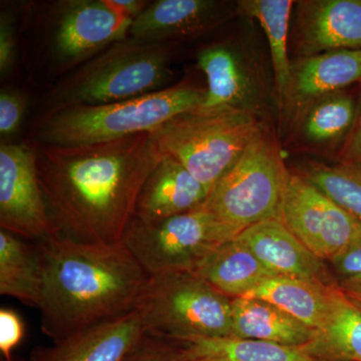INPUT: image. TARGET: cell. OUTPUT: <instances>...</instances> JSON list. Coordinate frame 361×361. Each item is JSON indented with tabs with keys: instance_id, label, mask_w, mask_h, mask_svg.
Returning <instances> with one entry per match:
<instances>
[{
	"instance_id": "16",
	"label": "cell",
	"mask_w": 361,
	"mask_h": 361,
	"mask_svg": "<svg viewBox=\"0 0 361 361\" xmlns=\"http://www.w3.org/2000/svg\"><path fill=\"white\" fill-rule=\"evenodd\" d=\"M361 80V49H341L300 58L291 66L286 108L302 116L310 104Z\"/></svg>"
},
{
	"instance_id": "14",
	"label": "cell",
	"mask_w": 361,
	"mask_h": 361,
	"mask_svg": "<svg viewBox=\"0 0 361 361\" xmlns=\"http://www.w3.org/2000/svg\"><path fill=\"white\" fill-rule=\"evenodd\" d=\"M228 4L214 0H158L133 21L129 37L175 42L213 30L230 16Z\"/></svg>"
},
{
	"instance_id": "8",
	"label": "cell",
	"mask_w": 361,
	"mask_h": 361,
	"mask_svg": "<svg viewBox=\"0 0 361 361\" xmlns=\"http://www.w3.org/2000/svg\"><path fill=\"white\" fill-rule=\"evenodd\" d=\"M287 171L264 130L211 190L207 210L237 235L263 221L279 219Z\"/></svg>"
},
{
	"instance_id": "29",
	"label": "cell",
	"mask_w": 361,
	"mask_h": 361,
	"mask_svg": "<svg viewBox=\"0 0 361 361\" xmlns=\"http://www.w3.org/2000/svg\"><path fill=\"white\" fill-rule=\"evenodd\" d=\"M25 111V99L20 92L1 90L0 94V135L2 140L13 137L20 129Z\"/></svg>"
},
{
	"instance_id": "11",
	"label": "cell",
	"mask_w": 361,
	"mask_h": 361,
	"mask_svg": "<svg viewBox=\"0 0 361 361\" xmlns=\"http://www.w3.org/2000/svg\"><path fill=\"white\" fill-rule=\"evenodd\" d=\"M0 227L32 242L59 235L40 187L35 145L1 142Z\"/></svg>"
},
{
	"instance_id": "12",
	"label": "cell",
	"mask_w": 361,
	"mask_h": 361,
	"mask_svg": "<svg viewBox=\"0 0 361 361\" xmlns=\"http://www.w3.org/2000/svg\"><path fill=\"white\" fill-rule=\"evenodd\" d=\"M296 44L301 58L361 49V0L297 2Z\"/></svg>"
},
{
	"instance_id": "9",
	"label": "cell",
	"mask_w": 361,
	"mask_h": 361,
	"mask_svg": "<svg viewBox=\"0 0 361 361\" xmlns=\"http://www.w3.org/2000/svg\"><path fill=\"white\" fill-rule=\"evenodd\" d=\"M237 236L203 205L154 222L133 218L122 243L149 276H156L195 272L215 249Z\"/></svg>"
},
{
	"instance_id": "30",
	"label": "cell",
	"mask_w": 361,
	"mask_h": 361,
	"mask_svg": "<svg viewBox=\"0 0 361 361\" xmlns=\"http://www.w3.org/2000/svg\"><path fill=\"white\" fill-rule=\"evenodd\" d=\"M25 324L13 310H0V351L6 361H13V351L23 341Z\"/></svg>"
},
{
	"instance_id": "10",
	"label": "cell",
	"mask_w": 361,
	"mask_h": 361,
	"mask_svg": "<svg viewBox=\"0 0 361 361\" xmlns=\"http://www.w3.org/2000/svg\"><path fill=\"white\" fill-rule=\"evenodd\" d=\"M279 220L323 261L361 241V222L302 176L288 172Z\"/></svg>"
},
{
	"instance_id": "20",
	"label": "cell",
	"mask_w": 361,
	"mask_h": 361,
	"mask_svg": "<svg viewBox=\"0 0 361 361\" xmlns=\"http://www.w3.org/2000/svg\"><path fill=\"white\" fill-rule=\"evenodd\" d=\"M304 348L318 360L361 361V304L332 285L326 319Z\"/></svg>"
},
{
	"instance_id": "27",
	"label": "cell",
	"mask_w": 361,
	"mask_h": 361,
	"mask_svg": "<svg viewBox=\"0 0 361 361\" xmlns=\"http://www.w3.org/2000/svg\"><path fill=\"white\" fill-rule=\"evenodd\" d=\"M302 177L361 222V174L348 166L310 164Z\"/></svg>"
},
{
	"instance_id": "6",
	"label": "cell",
	"mask_w": 361,
	"mask_h": 361,
	"mask_svg": "<svg viewBox=\"0 0 361 361\" xmlns=\"http://www.w3.org/2000/svg\"><path fill=\"white\" fill-rule=\"evenodd\" d=\"M262 130L254 111L199 108L176 116L152 134L164 155L180 161L210 193Z\"/></svg>"
},
{
	"instance_id": "36",
	"label": "cell",
	"mask_w": 361,
	"mask_h": 361,
	"mask_svg": "<svg viewBox=\"0 0 361 361\" xmlns=\"http://www.w3.org/2000/svg\"><path fill=\"white\" fill-rule=\"evenodd\" d=\"M360 111H361V104H360Z\"/></svg>"
},
{
	"instance_id": "31",
	"label": "cell",
	"mask_w": 361,
	"mask_h": 361,
	"mask_svg": "<svg viewBox=\"0 0 361 361\" xmlns=\"http://www.w3.org/2000/svg\"><path fill=\"white\" fill-rule=\"evenodd\" d=\"M16 56V27L13 16L2 11L0 16V75L6 78L13 70Z\"/></svg>"
},
{
	"instance_id": "28",
	"label": "cell",
	"mask_w": 361,
	"mask_h": 361,
	"mask_svg": "<svg viewBox=\"0 0 361 361\" xmlns=\"http://www.w3.org/2000/svg\"><path fill=\"white\" fill-rule=\"evenodd\" d=\"M126 361H189L177 344L169 339L147 334L141 344Z\"/></svg>"
},
{
	"instance_id": "17",
	"label": "cell",
	"mask_w": 361,
	"mask_h": 361,
	"mask_svg": "<svg viewBox=\"0 0 361 361\" xmlns=\"http://www.w3.org/2000/svg\"><path fill=\"white\" fill-rule=\"evenodd\" d=\"M209 194L180 161L165 155L140 192L134 219L154 222L189 212L203 206Z\"/></svg>"
},
{
	"instance_id": "2",
	"label": "cell",
	"mask_w": 361,
	"mask_h": 361,
	"mask_svg": "<svg viewBox=\"0 0 361 361\" xmlns=\"http://www.w3.org/2000/svg\"><path fill=\"white\" fill-rule=\"evenodd\" d=\"M35 243L42 330L54 342L135 310L149 275L123 243H82L61 235Z\"/></svg>"
},
{
	"instance_id": "13",
	"label": "cell",
	"mask_w": 361,
	"mask_h": 361,
	"mask_svg": "<svg viewBox=\"0 0 361 361\" xmlns=\"http://www.w3.org/2000/svg\"><path fill=\"white\" fill-rule=\"evenodd\" d=\"M147 336L141 317L133 310L37 348L32 361H126Z\"/></svg>"
},
{
	"instance_id": "19",
	"label": "cell",
	"mask_w": 361,
	"mask_h": 361,
	"mask_svg": "<svg viewBox=\"0 0 361 361\" xmlns=\"http://www.w3.org/2000/svg\"><path fill=\"white\" fill-rule=\"evenodd\" d=\"M231 305L233 336L299 348L314 341V329L267 301L236 297Z\"/></svg>"
},
{
	"instance_id": "25",
	"label": "cell",
	"mask_w": 361,
	"mask_h": 361,
	"mask_svg": "<svg viewBox=\"0 0 361 361\" xmlns=\"http://www.w3.org/2000/svg\"><path fill=\"white\" fill-rule=\"evenodd\" d=\"M291 0H246L239 1L242 13L254 18L267 39L274 73L275 87L280 106H286L291 82V61L288 58V32Z\"/></svg>"
},
{
	"instance_id": "21",
	"label": "cell",
	"mask_w": 361,
	"mask_h": 361,
	"mask_svg": "<svg viewBox=\"0 0 361 361\" xmlns=\"http://www.w3.org/2000/svg\"><path fill=\"white\" fill-rule=\"evenodd\" d=\"M172 341L189 361H320L305 348L233 336L190 337Z\"/></svg>"
},
{
	"instance_id": "23",
	"label": "cell",
	"mask_w": 361,
	"mask_h": 361,
	"mask_svg": "<svg viewBox=\"0 0 361 361\" xmlns=\"http://www.w3.org/2000/svg\"><path fill=\"white\" fill-rule=\"evenodd\" d=\"M332 285L298 278L273 276L243 297L267 301L317 331L329 314Z\"/></svg>"
},
{
	"instance_id": "33",
	"label": "cell",
	"mask_w": 361,
	"mask_h": 361,
	"mask_svg": "<svg viewBox=\"0 0 361 361\" xmlns=\"http://www.w3.org/2000/svg\"><path fill=\"white\" fill-rule=\"evenodd\" d=\"M341 161L342 165L353 168L361 174V111L355 127L351 130L348 141L342 149Z\"/></svg>"
},
{
	"instance_id": "7",
	"label": "cell",
	"mask_w": 361,
	"mask_h": 361,
	"mask_svg": "<svg viewBox=\"0 0 361 361\" xmlns=\"http://www.w3.org/2000/svg\"><path fill=\"white\" fill-rule=\"evenodd\" d=\"M232 298L194 272L149 276L135 310L149 336L176 339L231 336Z\"/></svg>"
},
{
	"instance_id": "3",
	"label": "cell",
	"mask_w": 361,
	"mask_h": 361,
	"mask_svg": "<svg viewBox=\"0 0 361 361\" xmlns=\"http://www.w3.org/2000/svg\"><path fill=\"white\" fill-rule=\"evenodd\" d=\"M25 11L35 70L61 80L116 42L129 37L134 18L111 0H59Z\"/></svg>"
},
{
	"instance_id": "35",
	"label": "cell",
	"mask_w": 361,
	"mask_h": 361,
	"mask_svg": "<svg viewBox=\"0 0 361 361\" xmlns=\"http://www.w3.org/2000/svg\"><path fill=\"white\" fill-rule=\"evenodd\" d=\"M341 287L342 290L361 304V277L343 279Z\"/></svg>"
},
{
	"instance_id": "5",
	"label": "cell",
	"mask_w": 361,
	"mask_h": 361,
	"mask_svg": "<svg viewBox=\"0 0 361 361\" xmlns=\"http://www.w3.org/2000/svg\"><path fill=\"white\" fill-rule=\"evenodd\" d=\"M205 94L206 87L183 80L127 101L45 113L35 126V142L78 146L152 132L180 114L200 108Z\"/></svg>"
},
{
	"instance_id": "15",
	"label": "cell",
	"mask_w": 361,
	"mask_h": 361,
	"mask_svg": "<svg viewBox=\"0 0 361 361\" xmlns=\"http://www.w3.org/2000/svg\"><path fill=\"white\" fill-rule=\"evenodd\" d=\"M236 239L277 276L330 284L324 261L304 246L279 219L251 226L240 233Z\"/></svg>"
},
{
	"instance_id": "22",
	"label": "cell",
	"mask_w": 361,
	"mask_h": 361,
	"mask_svg": "<svg viewBox=\"0 0 361 361\" xmlns=\"http://www.w3.org/2000/svg\"><path fill=\"white\" fill-rule=\"evenodd\" d=\"M194 273L233 298L245 296L268 278L277 276L236 238L215 249Z\"/></svg>"
},
{
	"instance_id": "32",
	"label": "cell",
	"mask_w": 361,
	"mask_h": 361,
	"mask_svg": "<svg viewBox=\"0 0 361 361\" xmlns=\"http://www.w3.org/2000/svg\"><path fill=\"white\" fill-rule=\"evenodd\" d=\"M330 263L342 280L361 277V241L344 249Z\"/></svg>"
},
{
	"instance_id": "18",
	"label": "cell",
	"mask_w": 361,
	"mask_h": 361,
	"mask_svg": "<svg viewBox=\"0 0 361 361\" xmlns=\"http://www.w3.org/2000/svg\"><path fill=\"white\" fill-rule=\"evenodd\" d=\"M207 80L200 108H236L257 113L258 87L245 61L229 44H214L198 54Z\"/></svg>"
},
{
	"instance_id": "4",
	"label": "cell",
	"mask_w": 361,
	"mask_h": 361,
	"mask_svg": "<svg viewBox=\"0 0 361 361\" xmlns=\"http://www.w3.org/2000/svg\"><path fill=\"white\" fill-rule=\"evenodd\" d=\"M174 44L132 37L116 42L59 80L45 97V113L116 103L166 89L173 75Z\"/></svg>"
},
{
	"instance_id": "1",
	"label": "cell",
	"mask_w": 361,
	"mask_h": 361,
	"mask_svg": "<svg viewBox=\"0 0 361 361\" xmlns=\"http://www.w3.org/2000/svg\"><path fill=\"white\" fill-rule=\"evenodd\" d=\"M35 149L40 187L59 234L103 245L122 243L140 192L165 157L152 132L78 146L35 142Z\"/></svg>"
},
{
	"instance_id": "24",
	"label": "cell",
	"mask_w": 361,
	"mask_h": 361,
	"mask_svg": "<svg viewBox=\"0 0 361 361\" xmlns=\"http://www.w3.org/2000/svg\"><path fill=\"white\" fill-rule=\"evenodd\" d=\"M42 270L35 242L0 230V293L39 308Z\"/></svg>"
},
{
	"instance_id": "26",
	"label": "cell",
	"mask_w": 361,
	"mask_h": 361,
	"mask_svg": "<svg viewBox=\"0 0 361 361\" xmlns=\"http://www.w3.org/2000/svg\"><path fill=\"white\" fill-rule=\"evenodd\" d=\"M355 101L334 92L317 99L303 113L304 137L314 144H325L342 137L355 118Z\"/></svg>"
},
{
	"instance_id": "34",
	"label": "cell",
	"mask_w": 361,
	"mask_h": 361,
	"mask_svg": "<svg viewBox=\"0 0 361 361\" xmlns=\"http://www.w3.org/2000/svg\"><path fill=\"white\" fill-rule=\"evenodd\" d=\"M111 2L121 13L134 20L149 4L148 1H140V0H111Z\"/></svg>"
}]
</instances>
